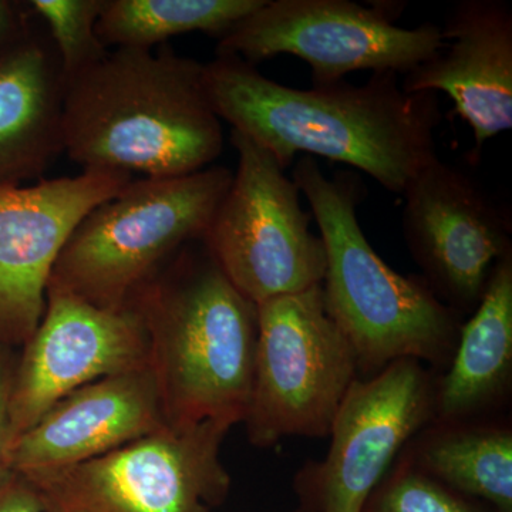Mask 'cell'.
<instances>
[{
  "instance_id": "9",
  "label": "cell",
  "mask_w": 512,
  "mask_h": 512,
  "mask_svg": "<svg viewBox=\"0 0 512 512\" xmlns=\"http://www.w3.org/2000/svg\"><path fill=\"white\" fill-rule=\"evenodd\" d=\"M392 16L350 0H264L218 39L217 55L254 66L296 56L311 67L312 86L363 70L406 76L443 49V35L433 23L402 28Z\"/></svg>"
},
{
  "instance_id": "10",
  "label": "cell",
  "mask_w": 512,
  "mask_h": 512,
  "mask_svg": "<svg viewBox=\"0 0 512 512\" xmlns=\"http://www.w3.org/2000/svg\"><path fill=\"white\" fill-rule=\"evenodd\" d=\"M434 396L417 360L355 380L330 427L328 456L296 485L301 512H363L396 454L430 420Z\"/></svg>"
},
{
  "instance_id": "11",
  "label": "cell",
  "mask_w": 512,
  "mask_h": 512,
  "mask_svg": "<svg viewBox=\"0 0 512 512\" xmlns=\"http://www.w3.org/2000/svg\"><path fill=\"white\" fill-rule=\"evenodd\" d=\"M402 195L404 239L424 282L453 311L476 309L494 266L511 254L510 212L473 175L439 157Z\"/></svg>"
},
{
  "instance_id": "7",
  "label": "cell",
  "mask_w": 512,
  "mask_h": 512,
  "mask_svg": "<svg viewBox=\"0 0 512 512\" xmlns=\"http://www.w3.org/2000/svg\"><path fill=\"white\" fill-rule=\"evenodd\" d=\"M359 363L323 301L322 285L258 305L251 443L329 436Z\"/></svg>"
},
{
  "instance_id": "2",
  "label": "cell",
  "mask_w": 512,
  "mask_h": 512,
  "mask_svg": "<svg viewBox=\"0 0 512 512\" xmlns=\"http://www.w3.org/2000/svg\"><path fill=\"white\" fill-rule=\"evenodd\" d=\"M62 134L83 170L146 178L197 173L224 150L204 64L171 49H116L64 84Z\"/></svg>"
},
{
  "instance_id": "5",
  "label": "cell",
  "mask_w": 512,
  "mask_h": 512,
  "mask_svg": "<svg viewBox=\"0 0 512 512\" xmlns=\"http://www.w3.org/2000/svg\"><path fill=\"white\" fill-rule=\"evenodd\" d=\"M231 181L221 165L131 181L77 225L47 289L111 311L128 308L164 261L204 238Z\"/></svg>"
},
{
  "instance_id": "6",
  "label": "cell",
  "mask_w": 512,
  "mask_h": 512,
  "mask_svg": "<svg viewBox=\"0 0 512 512\" xmlns=\"http://www.w3.org/2000/svg\"><path fill=\"white\" fill-rule=\"evenodd\" d=\"M231 143L237 171L202 245L255 305L322 285L325 245L309 227L298 185L251 138L232 130Z\"/></svg>"
},
{
  "instance_id": "15",
  "label": "cell",
  "mask_w": 512,
  "mask_h": 512,
  "mask_svg": "<svg viewBox=\"0 0 512 512\" xmlns=\"http://www.w3.org/2000/svg\"><path fill=\"white\" fill-rule=\"evenodd\" d=\"M444 47L404 76L406 93L447 94L474 136L487 141L512 128V8L504 0H461L441 28Z\"/></svg>"
},
{
  "instance_id": "3",
  "label": "cell",
  "mask_w": 512,
  "mask_h": 512,
  "mask_svg": "<svg viewBox=\"0 0 512 512\" xmlns=\"http://www.w3.org/2000/svg\"><path fill=\"white\" fill-rule=\"evenodd\" d=\"M131 306L146 328L148 367L167 424L244 423L258 305L228 281L207 249L185 255L165 279L157 275Z\"/></svg>"
},
{
  "instance_id": "1",
  "label": "cell",
  "mask_w": 512,
  "mask_h": 512,
  "mask_svg": "<svg viewBox=\"0 0 512 512\" xmlns=\"http://www.w3.org/2000/svg\"><path fill=\"white\" fill-rule=\"evenodd\" d=\"M204 83L220 120L264 147L284 170L296 154L328 158L403 194L439 157L437 94L404 92L397 73H373L360 86L340 80L301 90L268 79L237 56L217 55L204 64Z\"/></svg>"
},
{
  "instance_id": "24",
  "label": "cell",
  "mask_w": 512,
  "mask_h": 512,
  "mask_svg": "<svg viewBox=\"0 0 512 512\" xmlns=\"http://www.w3.org/2000/svg\"><path fill=\"white\" fill-rule=\"evenodd\" d=\"M18 29L19 16L15 6L6 0H0V52L20 35Z\"/></svg>"
},
{
  "instance_id": "17",
  "label": "cell",
  "mask_w": 512,
  "mask_h": 512,
  "mask_svg": "<svg viewBox=\"0 0 512 512\" xmlns=\"http://www.w3.org/2000/svg\"><path fill=\"white\" fill-rule=\"evenodd\" d=\"M511 365L512 254L494 266L474 315L461 329L434 410L451 420L480 409L504 389Z\"/></svg>"
},
{
  "instance_id": "4",
  "label": "cell",
  "mask_w": 512,
  "mask_h": 512,
  "mask_svg": "<svg viewBox=\"0 0 512 512\" xmlns=\"http://www.w3.org/2000/svg\"><path fill=\"white\" fill-rule=\"evenodd\" d=\"M292 180L311 207L326 252L323 301L359 366L383 369L396 360L437 362L454 345L456 311L419 279L397 274L367 241L357 218L365 185L356 175L323 173L301 156Z\"/></svg>"
},
{
  "instance_id": "8",
  "label": "cell",
  "mask_w": 512,
  "mask_h": 512,
  "mask_svg": "<svg viewBox=\"0 0 512 512\" xmlns=\"http://www.w3.org/2000/svg\"><path fill=\"white\" fill-rule=\"evenodd\" d=\"M229 430L167 424L76 466L23 477L43 512H214L231 490L221 460Z\"/></svg>"
},
{
  "instance_id": "16",
  "label": "cell",
  "mask_w": 512,
  "mask_h": 512,
  "mask_svg": "<svg viewBox=\"0 0 512 512\" xmlns=\"http://www.w3.org/2000/svg\"><path fill=\"white\" fill-rule=\"evenodd\" d=\"M63 97L49 43L19 35L0 52V185L40 177L64 153Z\"/></svg>"
},
{
  "instance_id": "13",
  "label": "cell",
  "mask_w": 512,
  "mask_h": 512,
  "mask_svg": "<svg viewBox=\"0 0 512 512\" xmlns=\"http://www.w3.org/2000/svg\"><path fill=\"white\" fill-rule=\"evenodd\" d=\"M131 181L119 171L83 170L33 185H0V343L25 345L32 338L74 229Z\"/></svg>"
},
{
  "instance_id": "21",
  "label": "cell",
  "mask_w": 512,
  "mask_h": 512,
  "mask_svg": "<svg viewBox=\"0 0 512 512\" xmlns=\"http://www.w3.org/2000/svg\"><path fill=\"white\" fill-rule=\"evenodd\" d=\"M363 512H495L458 494L416 466H400L370 495Z\"/></svg>"
},
{
  "instance_id": "12",
  "label": "cell",
  "mask_w": 512,
  "mask_h": 512,
  "mask_svg": "<svg viewBox=\"0 0 512 512\" xmlns=\"http://www.w3.org/2000/svg\"><path fill=\"white\" fill-rule=\"evenodd\" d=\"M23 346L10 386L6 450L67 394L148 366L146 328L134 306L111 311L52 288Z\"/></svg>"
},
{
  "instance_id": "23",
  "label": "cell",
  "mask_w": 512,
  "mask_h": 512,
  "mask_svg": "<svg viewBox=\"0 0 512 512\" xmlns=\"http://www.w3.org/2000/svg\"><path fill=\"white\" fill-rule=\"evenodd\" d=\"M13 372L9 363L0 357V467H2L3 454L8 440L9 396L12 386Z\"/></svg>"
},
{
  "instance_id": "22",
  "label": "cell",
  "mask_w": 512,
  "mask_h": 512,
  "mask_svg": "<svg viewBox=\"0 0 512 512\" xmlns=\"http://www.w3.org/2000/svg\"><path fill=\"white\" fill-rule=\"evenodd\" d=\"M0 512H43L28 478L9 467H0Z\"/></svg>"
},
{
  "instance_id": "19",
  "label": "cell",
  "mask_w": 512,
  "mask_h": 512,
  "mask_svg": "<svg viewBox=\"0 0 512 512\" xmlns=\"http://www.w3.org/2000/svg\"><path fill=\"white\" fill-rule=\"evenodd\" d=\"M416 467L495 512H512L511 430L443 431L423 444Z\"/></svg>"
},
{
  "instance_id": "14",
  "label": "cell",
  "mask_w": 512,
  "mask_h": 512,
  "mask_svg": "<svg viewBox=\"0 0 512 512\" xmlns=\"http://www.w3.org/2000/svg\"><path fill=\"white\" fill-rule=\"evenodd\" d=\"M167 426L150 367L104 377L53 404L5 451L2 467L22 476L103 456Z\"/></svg>"
},
{
  "instance_id": "25",
  "label": "cell",
  "mask_w": 512,
  "mask_h": 512,
  "mask_svg": "<svg viewBox=\"0 0 512 512\" xmlns=\"http://www.w3.org/2000/svg\"><path fill=\"white\" fill-rule=\"evenodd\" d=\"M295 512H301V511L296 510Z\"/></svg>"
},
{
  "instance_id": "18",
  "label": "cell",
  "mask_w": 512,
  "mask_h": 512,
  "mask_svg": "<svg viewBox=\"0 0 512 512\" xmlns=\"http://www.w3.org/2000/svg\"><path fill=\"white\" fill-rule=\"evenodd\" d=\"M264 0H106L96 33L106 49H147L202 32L220 39Z\"/></svg>"
},
{
  "instance_id": "20",
  "label": "cell",
  "mask_w": 512,
  "mask_h": 512,
  "mask_svg": "<svg viewBox=\"0 0 512 512\" xmlns=\"http://www.w3.org/2000/svg\"><path fill=\"white\" fill-rule=\"evenodd\" d=\"M106 0H32L29 8L46 23L64 84L107 55L96 26Z\"/></svg>"
}]
</instances>
